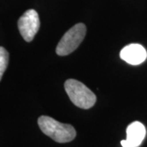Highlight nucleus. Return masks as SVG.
I'll return each mask as SVG.
<instances>
[{"label": "nucleus", "mask_w": 147, "mask_h": 147, "mask_svg": "<svg viewBox=\"0 0 147 147\" xmlns=\"http://www.w3.org/2000/svg\"><path fill=\"white\" fill-rule=\"evenodd\" d=\"M38 124L45 135L58 143H67L76 137V131L72 125L61 123L49 116H40Z\"/></svg>", "instance_id": "obj_1"}, {"label": "nucleus", "mask_w": 147, "mask_h": 147, "mask_svg": "<svg viewBox=\"0 0 147 147\" xmlns=\"http://www.w3.org/2000/svg\"><path fill=\"white\" fill-rule=\"evenodd\" d=\"M65 90L74 105L81 109H90L96 101V95L86 85L76 79L66 80Z\"/></svg>", "instance_id": "obj_2"}, {"label": "nucleus", "mask_w": 147, "mask_h": 147, "mask_svg": "<svg viewBox=\"0 0 147 147\" xmlns=\"http://www.w3.org/2000/svg\"><path fill=\"white\" fill-rule=\"evenodd\" d=\"M86 32V26L83 23H78L71 27L58 42L56 48L57 54L58 56H67L73 53L83 42Z\"/></svg>", "instance_id": "obj_3"}, {"label": "nucleus", "mask_w": 147, "mask_h": 147, "mask_svg": "<svg viewBox=\"0 0 147 147\" xmlns=\"http://www.w3.org/2000/svg\"><path fill=\"white\" fill-rule=\"evenodd\" d=\"M40 28L38 12L34 9L27 10L18 20V29L26 42H31Z\"/></svg>", "instance_id": "obj_4"}, {"label": "nucleus", "mask_w": 147, "mask_h": 147, "mask_svg": "<svg viewBox=\"0 0 147 147\" xmlns=\"http://www.w3.org/2000/svg\"><path fill=\"white\" fill-rule=\"evenodd\" d=\"M127 138L121 141L123 147H138L146 134L145 126L141 122L135 121L127 127Z\"/></svg>", "instance_id": "obj_5"}, {"label": "nucleus", "mask_w": 147, "mask_h": 147, "mask_svg": "<svg viewBox=\"0 0 147 147\" xmlns=\"http://www.w3.org/2000/svg\"><path fill=\"white\" fill-rule=\"evenodd\" d=\"M147 53L145 47L141 44L132 43L125 46L120 52V58L127 63L137 65L146 61Z\"/></svg>", "instance_id": "obj_6"}, {"label": "nucleus", "mask_w": 147, "mask_h": 147, "mask_svg": "<svg viewBox=\"0 0 147 147\" xmlns=\"http://www.w3.org/2000/svg\"><path fill=\"white\" fill-rule=\"evenodd\" d=\"M9 54L3 47H0V81L8 65Z\"/></svg>", "instance_id": "obj_7"}]
</instances>
